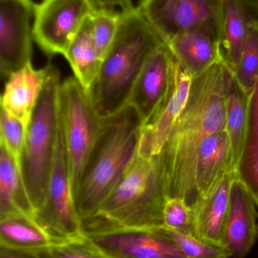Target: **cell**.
Instances as JSON below:
<instances>
[{"label": "cell", "mask_w": 258, "mask_h": 258, "mask_svg": "<svg viewBox=\"0 0 258 258\" xmlns=\"http://www.w3.org/2000/svg\"><path fill=\"white\" fill-rule=\"evenodd\" d=\"M92 2L96 8L115 9V7H120L122 11L133 7L132 0H92Z\"/></svg>", "instance_id": "cell-31"}, {"label": "cell", "mask_w": 258, "mask_h": 258, "mask_svg": "<svg viewBox=\"0 0 258 258\" xmlns=\"http://www.w3.org/2000/svg\"><path fill=\"white\" fill-rule=\"evenodd\" d=\"M59 105L75 199L83 171L98 141L103 118L97 113L89 92L74 77L62 82Z\"/></svg>", "instance_id": "cell-6"}, {"label": "cell", "mask_w": 258, "mask_h": 258, "mask_svg": "<svg viewBox=\"0 0 258 258\" xmlns=\"http://www.w3.org/2000/svg\"><path fill=\"white\" fill-rule=\"evenodd\" d=\"M235 174L246 186L258 209V79L248 95L245 139Z\"/></svg>", "instance_id": "cell-23"}, {"label": "cell", "mask_w": 258, "mask_h": 258, "mask_svg": "<svg viewBox=\"0 0 258 258\" xmlns=\"http://www.w3.org/2000/svg\"><path fill=\"white\" fill-rule=\"evenodd\" d=\"M168 197L160 156H149L139 149L115 190L83 227H159L163 225Z\"/></svg>", "instance_id": "cell-4"}, {"label": "cell", "mask_w": 258, "mask_h": 258, "mask_svg": "<svg viewBox=\"0 0 258 258\" xmlns=\"http://www.w3.org/2000/svg\"><path fill=\"white\" fill-rule=\"evenodd\" d=\"M167 45L180 68L192 78L224 60L221 34L206 27H197L174 36Z\"/></svg>", "instance_id": "cell-15"}, {"label": "cell", "mask_w": 258, "mask_h": 258, "mask_svg": "<svg viewBox=\"0 0 258 258\" xmlns=\"http://www.w3.org/2000/svg\"><path fill=\"white\" fill-rule=\"evenodd\" d=\"M235 177L233 171L227 173L212 190L200 197L192 207L194 234L213 245L223 246L230 189Z\"/></svg>", "instance_id": "cell-16"}, {"label": "cell", "mask_w": 258, "mask_h": 258, "mask_svg": "<svg viewBox=\"0 0 258 258\" xmlns=\"http://www.w3.org/2000/svg\"><path fill=\"white\" fill-rule=\"evenodd\" d=\"M9 215L38 218L22 173L6 149L0 145V217Z\"/></svg>", "instance_id": "cell-21"}, {"label": "cell", "mask_w": 258, "mask_h": 258, "mask_svg": "<svg viewBox=\"0 0 258 258\" xmlns=\"http://www.w3.org/2000/svg\"><path fill=\"white\" fill-rule=\"evenodd\" d=\"M178 63L164 42L151 54L136 82L128 105L142 126L151 125L168 102L175 84Z\"/></svg>", "instance_id": "cell-11"}, {"label": "cell", "mask_w": 258, "mask_h": 258, "mask_svg": "<svg viewBox=\"0 0 258 258\" xmlns=\"http://www.w3.org/2000/svg\"><path fill=\"white\" fill-rule=\"evenodd\" d=\"M257 17L243 0H224L221 29L223 59L234 74L249 33Z\"/></svg>", "instance_id": "cell-20"}, {"label": "cell", "mask_w": 258, "mask_h": 258, "mask_svg": "<svg viewBox=\"0 0 258 258\" xmlns=\"http://www.w3.org/2000/svg\"><path fill=\"white\" fill-rule=\"evenodd\" d=\"M193 210L180 197L167 198L163 208V225L186 233H193Z\"/></svg>", "instance_id": "cell-29"}, {"label": "cell", "mask_w": 258, "mask_h": 258, "mask_svg": "<svg viewBox=\"0 0 258 258\" xmlns=\"http://www.w3.org/2000/svg\"><path fill=\"white\" fill-rule=\"evenodd\" d=\"M34 10L32 0H0V71L4 78L31 63Z\"/></svg>", "instance_id": "cell-12"}, {"label": "cell", "mask_w": 258, "mask_h": 258, "mask_svg": "<svg viewBox=\"0 0 258 258\" xmlns=\"http://www.w3.org/2000/svg\"><path fill=\"white\" fill-rule=\"evenodd\" d=\"M25 136L26 128L24 125L16 118L1 109L0 145L6 149L21 171Z\"/></svg>", "instance_id": "cell-28"}, {"label": "cell", "mask_w": 258, "mask_h": 258, "mask_svg": "<svg viewBox=\"0 0 258 258\" xmlns=\"http://www.w3.org/2000/svg\"><path fill=\"white\" fill-rule=\"evenodd\" d=\"M224 0H141L142 16L165 43L182 32L206 27L221 34Z\"/></svg>", "instance_id": "cell-7"}, {"label": "cell", "mask_w": 258, "mask_h": 258, "mask_svg": "<svg viewBox=\"0 0 258 258\" xmlns=\"http://www.w3.org/2000/svg\"><path fill=\"white\" fill-rule=\"evenodd\" d=\"M47 73V65L36 70L29 63L6 79L1 109L18 119L26 130L42 93Z\"/></svg>", "instance_id": "cell-17"}, {"label": "cell", "mask_w": 258, "mask_h": 258, "mask_svg": "<svg viewBox=\"0 0 258 258\" xmlns=\"http://www.w3.org/2000/svg\"><path fill=\"white\" fill-rule=\"evenodd\" d=\"M162 231L174 241L186 258H230L231 254L224 246L213 245L197 237L194 233H186L161 226Z\"/></svg>", "instance_id": "cell-26"}, {"label": "cell", "mask_w": 258, "mask_h": 258, "mask_svg": "<svg viewBox=\"0 0 258 258\" xmlns=\"http://www.w3.org/2000/svg\"><path fill=\"white\" fill-rule=\"evenodd\" d=\"M251 12L258 17V0H243Z\"/></svg>", "instance_id": "cell-32"}, {"label": "cell", "mask_w": 258, "mask_h": 258, "mask_svg": "<svg viewBox=\"0 0 258 258\" xmlns=\"http://www.w3.org/2000/svg\"><path fill=\"white\" fill-rule=\"evenodd\" d=\"M119 27L89 95L101 118L127 107L147 60L164 43L137 7L121 11Z\"/></svg>", "instance_id": "cell-3"}, {"label": "cell", "mask_w": 258, "mask_h": 258, "mask_svg": "<svg viewBox=\"0 0 258 258\" xmlns=\"http://www.w3.org/2000/svg\"><path fill=\"white\" fill-rule=\"evenodd\" d=\"M38 219L58 234L71 240L85 236L71 187L69 162L60 115L59 138L47 187L46 197Z\"/></svg>", "instance_id": "cell-9"}, {"label": "cell", "mask_w": 258, "mask_h": 258, "mask_svg": "<svg viewBox=\"0 0 258 258\" xmlns=\"http://www.w3.org/2000/svg\"><path fill=\"white\" fill-rule=\"evenodd\" d=\"M71 241L53 231L38 218L23 215L0 217L2 249L36 258Z\"/></svg>", "instance_id": "cell-14"}, {"label": "cell", "mask_w": 258, "mask_h": 258, "mask_svg": "<svg viewBox=\"0 0 258 258\" xmlns=\"http://www.w3.org/2000/svg\"><path fill=\"white\" fill-rule=\"evenodd\" d=\"M86 234V233H85ZM46 258H106L95 244L85 235L83 237L50 249Z\"/></svg>", "instance_id": "cell-30"}, {"label": "cell", "mask_w": 258, "mask_h": 258, "mask_svg": "<svg viewBox=\"0 0 258 258\" xmlns=\"http://www.w3.org/2000/svg\"><path fill=\"white\" fill-rule=\"evenodd\" d=\"M257 206L246 186L235 177L230 189L223 246L233 258H245L258 238Z\"/></svg>", "instance_id": "cell-13"}, {"label": "cell", "mask_w": 258, "mask_h": 258, "mask_svg": "<svg viewBox=\"0 0 258 258\" xmlns=\"http://www.w3.org/2000/svg\"><path fill=\"white\" fill-rule=\"evenodd\" d=\"M95 9L92 0H42L35 5L33 40L48 57L65 55Z\"/></svg>", "instance_id": "cell-8"}, {"label": "cell", "mask_w": 258, "mask_h": 258, "mask_svg": "<svg viewBox=\"0 0 258 258\" xmlns=\"http://www.w3.org/2000/svg\"><path fill=\"white\" fill-rule=\"evenodd\" d=\"M248 95L232 75L227 88L225 105V129L231 145L232 163L236 172L240 159L246 128Z\"/></svg>", "instance_id": "cell-24"}, {"label": "cell", "mask_w": 258, "mask_h": 258, "mask_svg": "<svg viewBox=\"0 0 258 258\" xmlns=\"http://www.w3.org/2000/svg\"><path fill=\"white\" fill-rule=\"evenodd\" d=\"M233 74L221 60L192 78L186 106L159 154L168 197H180L192 208L198 200V151L208 137L225 128L226 95Z\"/></svg>", "instance_id": "cell-1"}, {"label": "cell", "mask_w": 258, "mask_h": 258, "mask_svg": "<svg viewBox=\"0 0 258 258\" xmlns=\"http://www.w3.org/2000/svg\"><path fill=\"white\" fill-rule=\"evenodd\" d=\"M142 128L139 114L130 105L103 118L98 141L75 194L83 226L95 218L131 165L139 151Z\"/></svg>", "instance_id": "cell-2"}, {"label": "cell", "mask_w": 258, "mask_h": 258, "mask_svg": "<svg viewBox=\"0 0 258 258\" xmlns=\"http://www.w3.org/2000/svg\"><path fill=\"white\" fill-rule=\"evenodd\" d=\"M86 236L106 258H186L156 227H84Z\"/></svg>", "instance_id": "cell-10"}, {"label": "cell", "mask_w": 258, "mask_h": 258, "mask_svg": "<svg viewBox=\"0 0 258 258\" xmlns=\"http://www.w3.org/2000/svg\"><path fill=\"white\" fill-rule=\"evenodd\" d=\"M1 258H24L21 254H16V253L12 252V251H6V250L2 249Z\"/></svg>", "instance_id": "cell-33"}, {"label": "cell", "mask_w": 258, "mask_h": 258, "mask_svg": "<svg viewBox=\"0 0 258 258\" xmlns=\"http://www.w3.org/2000/svg\"><path fill=\"white\" fill-rule=\"evenodd\" d=\"M235 79L242 90L249 95L254 89L258 79V18H256L250 28L239 59Z\"/></svg>", "instance_id": "cell-25"}, {"label": "cell", "mask_w": 258, "mask_h": 258, "mask_svg": "<svg viewBox=\"0 0 258 258\" xmlns=\"http://www.w3.org/2000/svg\"><path fill=\"white\" fill-rule=\"evenodd\" d=\"M230 171L234 172L231 145L224 128L208 137L198 151L195 172L198 198L212 190Z\"/></svg>", "instance_id": "cell-19"}, {"label": "cell", "mask_w": 258, "mask_h": 258, "mask_svg": "<svg viewBox=\"0 0 258 258\" xmlns=\"http://www.w3.org/2000/svg\"><path fill=\"white\" fill-rule=\"evenodd\" d=\"M42 93L26 130L23 152V179L36 212L42 209L54 160L60 127V73L47 64Z\"/></svg>", "instance_id": "cell-5"}, {"label": "cell", "mask_w": 258, "mask_h": 258, "mask_svg": "<svg viewBox=\"0 0 258 258\" xmlns=\"http://www.w3.org/2000/svg\"><path fill=\"white\" fill-rule=\"evenodd\" d=\"M192 78L178 63L172 93L154 122L142 128L139 150L149 156L160 154L187 102Z\"/></svg>", "instance_id": "cell-18"}, {"label": "cell", "mask_w": 258, "mask_h": 258, "mask_svg": "<svg viewBox=\"0 0 258 258\" xmlns=\"http://www.w3.org/2000/svg\"><path fill=\"white\" fill-rule=\"evenodd\" d=\"M257 235H258V223H257Z\"/></svg>", "instance_id": "cell-34"}, {"label": "cell", "mask_w": 258, "mask_h": 258, "mask_svg": "<svg viewBox=\"0 0 258 258\" xmlns=\"http://www.w3.org/2000/svg\"><path fill=\"white\" fill-rule=\"evenodd\" d=\"M121 17V12L106 8H96L91 15L94 41L101 60L115 39Z\"/></svg>", "instance_id": "cell-27"}, {"label": "cell", "mask_w": 258, "mask_h": 258, "mask_svg": "<svg viewBox=\"0 0 258 258\" xmlns=\"http://www.w3.org/2000/svg\"><path fill=\"white\" fill-rule=\"evenodd\" d=\"M64 56L74 72V77L89 93L102 62L94 41L91 15L85 20Z\"/></svg>", "instance_id": "cell-22"}]
</instances>
